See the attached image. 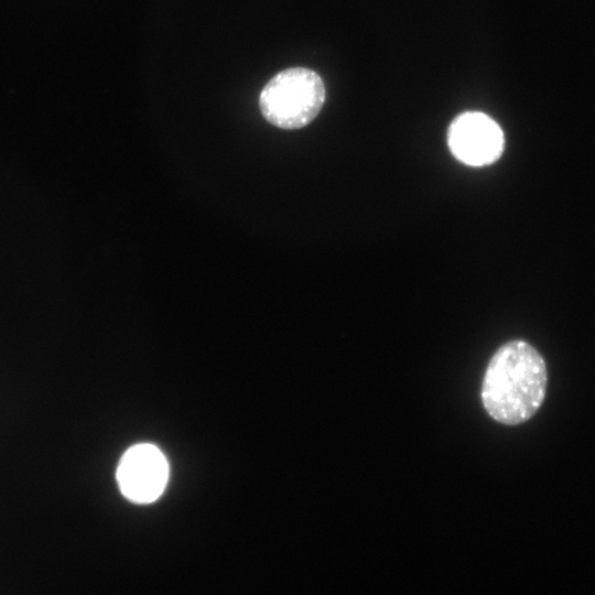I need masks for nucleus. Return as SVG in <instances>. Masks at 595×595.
<instances>
[{"label":"nucleus","mask_w":595,"mask_h":595,"mask_svg":"<svg viewBox=\"0 0 595 595\" xmlns=\"http://www.w3.org/2000/svg\"><path fill=\"white\" fill-rule=\"evenodd\" d=\"M544 359L527 342L500 346L490 358L482 383V402L495 421L516 425L540 409L547 391Z\"/></svg>","instance_id":"nucleus-1"},{"label":"nucleus","mask_w":595,"mask_h":595,"mask_svg":"<svg viewBox=\"0 0 595 595\" xmlns=\"http://www.w3.org/2000/svg\"><path fill=\"white\" fill-rule=\"evenodd\" d=\"M169 479L165 456L154 445L143 443L130 447L121 457L117 480L125 497L137 504H149L163 493Z\"/></svg>","instance_id":"nucleus-4"},{"label":"nucleus","mask_w":595,"mask_h":595,"mask_svg":"<svg viewBox=\"0 0 595 595\" xmlns=\"http://www.w3.org/2000/svg\"><path fill=\"white\" fill-rule=\"evenodd\" d=\"M326 100L325 84L315 71L294 66L280 71L263 86L258 105L272 126L298 130L311 123Z\"/></svg>","instance_id":"nucleus-2"},{"label":"nucleus","mask_w":595,"mask_h":595,"mask_svg":"<svg viewBox=\"0 0 595 595\" xmlns=\"http://www.w3.org/2000/svg\"><path fill=\"white\" fill-rule=\"evenodd\" d=\"M452 154L470 166H486L500 159L505 136L500 126L480 111H465L456 116L447 130Z\"/></svg>","instance_id":"nucleus-3"}]
</instances>
